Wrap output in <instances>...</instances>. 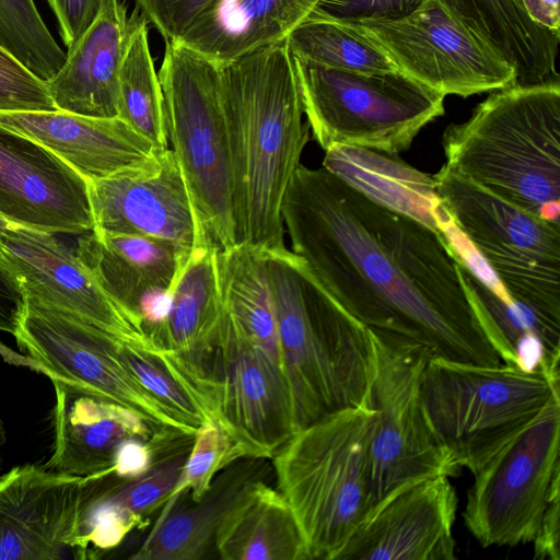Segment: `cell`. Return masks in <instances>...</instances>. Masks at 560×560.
<instances>
[{"label":"cell","mask_w":560,"mask_h":560,"mask_svg":"<svg viewBox=\"0 0 560 560\" xmlns=\"http://www.w3.org/2000/svg\"><path fill=\"white\" fill-rule=\"evenodd\" d=\"M281 214L291 252L382 342L481 366L508 360L467 268L442 232L324 167L302 164Z\"/></svg>","instance_id":"1"},{"label":"cell","mask_w":560,"mask_h":560,"mask_svg":"<svg viewBox=\"0 0 560 560\" xmlns=\"http://www.w3.org/2000/svg\"><path fill=\"white\" fill-rule=\"evenodd\" d=\"M218 66L238 243L282 249V201L310 137L294 57L284 38Z\"/></svg>","instance_id":"2"},{"label":"cell","mask_w":560,"mask_h":560,"mask_svg":"<svg viewBox=\"0 0 560 560\" xmlns=\"http://www.w3.org/2000/svg\"><path fill=\"white\" fill-rule=\"evenodd\" d=\"M272 296L295 431L369 397V330L287 247L261 250Z\"/></svg>","instance_id":"3"},{"label":"cell","mask_w":560,"mask_h":560,"mask_svg":"<svg viewBox=\"0 0 560 560\" xmlns=\"http://www.w3.org/2000/svg\"><path fill=\"white\" fill-rule=\"evenodd\" d=\"M445 166L494 196L559 222V79L490 92L447 127Z\"/></svg>","instance_id":"4"},{"label":"cell","mask_w":560,"mask_h":560,"mask_svg":"<svg viewBox=\"0 0 560 560\" xmlns=\"http://www.w3.org/2000/svg\"><path fill=\"white\" fill-rule=\"evenodd\" d=\"M376 415L368 397L296 430L271 457L277 489L296 517L310 560H336L371 514Z\"/></svg>","instance_id":"5"},{"label":"cell","mask_w":560,"mask_h":560,"mask_svg":"<svg viewBox=\"0 0 560 560\" xmlns=\"http://www.w3.org/2000/svg\"><path fill=\"white\" fill-rule=\"evenodd\" d=\"M158 74L168 144L209 245L224 250L238 243V235L219 66L182 43L165 42Z\"/></svg>","instance_id":"6"},{"label":"cell","mask_w":560,"mask_h":560,"mask_svg":"<svg viewBox=\"0 0 560 560\" xmlns=\"http://www.w3.org/2000/svg\"><path fill=\"white\" fill-rule=\"evenodd\" d=\"M421 398L442 445L460 468L475 475L552 398H560V386L542 371L431 357L422 372Z\"/></svg>","instance_id":"7"},{"label":"cell","mask_w":560,"mask_h":560,"mask_svg":"<svg viewBox=\"0 0 560 560\" xmlns=\"http://www.w3.org/2000/svg\"><path fill=\"white\" fill-rule=\"evenodd\" d=\"M454 224L517 306L560 334V225L516 207L447 166L433 175Z\"/></svg>","instance_id":"8"},{"label":"cell","mask_w":560,"mask_h":560,"mask_svg":"<svg viewBox=\"0 0 560 560\" xmlns=\"http://www.w3.org/2000/svg\"><path fill=\"white\" fill-rule=\"evenodd\" d=\"M294 62L306 122L325 151L341 145L398 154L444 114L443 94L399 71H343L295 57Z\"/></svg>","instance_id":"9"},{"label":"cell","mask_w":560,"mask_h":560,"mask_svg":"<svg viewBox=\"0 0 560 560\" xmlns=\"http://www.w3.org/2000/svg\"><path fill=\"white\" fill-rule=\"evenodd\" d=\"M560 398L475 475L463 517L487 548L533 542L551 499L560 494Z\"/></svg>","instance_id":"10"},{"label":"cell","mask_w":560,"mask_h":560,"mask_svg":"<svg viewBox=\"0 0 560 560\" xmlns=\"http://www.w3.org/2000/svg\"><path fill=\"white\" fill-rule=\"evenodd\" d=\"M370 335L373 371L369 400L377 413L369 458L373 511L410 482L433 476L457 477L462 468L440 442L423 407L421 377L431 358L429 351L390 347Z\"/></svg>","instance_id":"11"},{"label":"cell","mask_w":560,"mask_h":560,"mask_svg":"<svg viewBox=\"0 0 560 560\" xmlns=\"http://www.w3.org/2000/svg\"><path fill=\"white\" fill-rule=\"evenodd\" d=\"M343 24L376 45L399 72L444 96L468 97L517 83L514 67L440 0L402 18Z\"/></svg>","instance_id":"12"},{"label":"cell","mask_w":560,"mask_h":560,"mask_svg":"<svg viewBox=\"0 0 560 560\" xmlns=\"http://www.w3.org/2000/svg\"><path fill=\"white\" fill-rule=\"evenodd\" d=\"M15 340L46 376L90 388L130 409L158 431L194 436L128 371L118 350L127 346L74 313L25 295Z\"/></svg>","instance_id":"13"},{"label":"cell","mask_w":560,"mask_h":560,"mask_svg":"<svg viewBox=\"0 0 560 560\" xmlns=\"http://www.w3.org/2000/svg\"><path fill=\"white\" fill-rule=\"evenodd\" d=\"M88 185L95 233L167 241L187 258L209 245L170 147L156 150L137 166Z\"/></svg>","instance_id":"14"},{"label":"cell","mask_w":560,"mask_h":560,"mask_svg":"<svg viewBox=\"0 0 560 560\" xmlns=\"http://www.w3.org/2000/svg\"><path fill=\"white\" fill-rule=\"evenodd\" d=\"M218 419L243 458H271L295 432L283 370L222 315L211 355Z\"/></svg>","instance_id":"15"},{"label":"cell","mask_w":560,"mask_h":560,"mask_svg":"<svg viewBox=\"0 0 560 560\" xmlns=\"http://www.w3.org/2000/svg\"><path fill=\"white\" fill-rule=\"evenodd\" d=\"M106 472L73 476L24 465L0 476V560L74 558L82 515Z\"/></svg>","instance_id":"16"},{"label":"cell","mask_w":560,"mask_h":560,"mask_svg":"<svg viewBox=\"0 0 560 560\" xmlns=\"http://www.w3.org/2000/svg\"><path fill=\"white\" fill-rule=\"evenodd\" d=\"M0 253L26 296L74 313L127 346L160 348L109 299L75 250L55 234L2 225Z\"/></svg>","instance_id":"17"},{"label":"cell","mask_w":560,"mask_h":560,"mask_svg":"<svg viewBox=\"0 0 560 560\" xmlns=\"http://www.w3.org/2000/svg\"><path fill=\"white\" fill-rule=\"evenodd\" d=\"M0 218L51 234L89 233L88 180L42 144L0 127Z\"/></svg>","instance_id":"18"},{"label":"cell","mask_w":560,"mask_h":560,"mask_svg":"<svg viewBox=\"0 0 560 560\" xmlns=\"http://www.w3.org/2000/svg\"><path fill=\"white\" fill-rule=\"evenodd\" d=\"M457 509L448 477L410 482L371 512L336 560H453Z\"/></svg>","instance_id":"19"},{"label":"cell","mask_w":560,"mask_h":560,"mask_svg":"<svg viewBox=\"0 0 560 560\" xmlns=\"http://www.w3.org/2000/svg\"><path fill=\"white\" fill-rule=\"evenodd\" d=\"M75 253L109 299L152 339L188 258L167 241L93 231L82 234Z\"/></svg>","instance_id":"20"},{"label":"cell","mask_w":560,"mask_h":560,"mask_svg":"<svg viewBox=\"0 0 560 560\" xmlns=\"http://www.w3.org/2000/svg\"><path fill=\"white\" fill-rule=\"evenodd\" d=\"M55 443L45 469L90 476L113 466L118 445L132 438L152 441L165 433L103 395L57 377Z\"/></svg>","instance_id":"21"},{"label":"cell","mask_w":560,"mask_h":560,"mask_svg":"<svg viewBox=\"0 0 560 560\" xmlns=\"http://www.w3.org/2000/svg\"><path fill=\"white\" fill-rule=\"evenodd\" d=\"M0 127L42 144L88 182L137 166L159 150L118 117L59 109L0 112Z\"/></svg>","instance_id":"22"},{"label":"cell","mask_w":560,"mask_h":560,"mask_svg":"<svg viewBox=\"0 0 560 560\" xmlns=\"http://www.w3.org/2000/svg\"><path fill=\"white\" fill-rule=\"evenodd\" d=\"M135 15L120 0H104L61 68L46 81L59 110L96 118L118 117V79Z\"/></svg>","instance_id":"23"},{"label":"cell","mask_w":560,"mask_h":560,"mask_svg":"<svg viewBox=\"0 0 560 560\" xmlns=\"http://www.w3.org/2000/svg\"><path fill=\"white\" fill-rule=\"evenodd\" d=\"M217 255L208 245L187 259L170 291L165 319L152 337L210 375L223 315Z\"/></svg>","instance_id":"24"},{"label":"cell","mask_w":560,"mask_h":560,"mask_svg":"<svg viewBox=\"0 0 560 560\" xmlns=\"http://www.w3.org/2000/svg\"><path fill=\"white\" fill-rule=\"evenodd\" d=\"M214 548L224 560H310L290 504L259 478L247 483L224 515Z\"/></svg>","instance_id":"25"},{"label":"cell","mask_w":560,"mask_h":560,"mask_svg":"<svg viewBox=\"0 0 560 560\" xmlns=\"http://www.w3.org/2000/svg\"><path fill=\"white\" fill-rule=\"evenodd\" d=\"M257 458L236 460L219 472L194 505L170 511L148 535L136 560H197L214 547L217 529L242 490L259 478Z\"/></svg>","instance_id":"26"},{"label":"cell","mask_w":560,"mask_h":560,"mask_svg":"<svg viewBox=\"0 0 560 560\" xmlns=\"http://www.w3.org/2000/svg\"><path fill=\"white\" fill-rule=\"evenodd\" d=\"M323 167L375 200L407 213L435 231L440 198L433 175L388 154L357 147L325 151Z\"/></svg>","instance_id":"27"},{"label":"cell","mask_w":560,"mask_h":560,"mask_svg":"<svg viewBox=\"0 0 560 560\" xmlns=\"http://www.w3.org/2000/svg\"><path fill=\"white\" fill-rule=\"evenodd\" d=\"M217 260L224 318L284 372L262 252L237 243Z\"/></svg>","instance_id":"28"},{"label":"cell","mask_w":560,"mask_h":560,"mask_svg":"<svg viewBox=\"0 0 560 560\" xmlns=\"http://www.w3.org/2000/svg\"><path fill=\"white\" fill-rule=\"evenodd\" d=\"M118 353L128 371L183 424L197 431L205 421L218 419L217 385L210 374L163 347L121 346Z\"/></svg>","instance_id":"29"},{"label":"cell","mask_w":560,"mask_h":560,"mask_svg":"<svg viewBox=\"0 0 560 560\" xmlns=\"http://www.w3.org/2000/svg\"><path fill=\"white\" fill-rule=\"evenodd\" d=\"M148 24L135 15L118 79V118L158 149L168 148L163 94L151 55Z\"/></svg>","instance_id":"30"},{"label":"cell","mask_w":560,"mask_h":560,"mask_svg":"<svg viewBox=\"0 0 560 560\" xmlns=\"http://www.w3.org/2000/svg\"><path fill=\"white\" fill-rule=\"evenodd\" d=\"M295 58L352 72L398 71L386 55L355 28L334 21L305 19L287 36Z\"/></svg>","instance_id":"31"},{"label":"cell","mask_w":560,"mask_h":560,"mask_svg":"<svg viewBox=\"0 0 560 560\" xmlns=\"http://www.w3.org/2000/svg\"><path fill=\"white\" fill-rule=\"evenodd\" d=\"M0 45L44 81L67 57L33 0H0Z\"/></svg>","instance_id":"32"},{"label":"cell","mask_w":560,"mask_h":560,"mask_svg":"<svg viewBox=\"0 0 560 560\" xmlns=\"http://www.w3.org/2000/svg\"><path fill=\"white\" fill-rule=\"evenodd\" d=\"M192 439L194 436L185 439L166 456L155 457L153 465L137 478L124 480L113 476L101 489L98 497L138 525L143 514L171 498L180 478Z\"/></svg>","instance_id":"33"},{"label":"cell","mask_w":560,"mask_h":560,"mask_svg":"<svg viewBox=\"0 0 560 560\" xmlns=\"http://www.w3.org/2000/svg\"><path fill=\"white\" fill-rule=\"evenodd\" d=\"M238 459L233 442L220 420L205 421L194 435L180 478L168 500L187 492L191 501H198L215 476Z\"/></svg>","instance_id":"34"},{"label":"cell","mask_w":560,"mask_h":560,"mask_svg":"<svg viewBox=\"0 0 560 560\" xmlns=\"http://www.w3.org/2000/svg\"><path fill=\"white\" fill-rule=\"evenodd\" d=\"M57 110L46 81L0 45V112Z\"/></svg>","instance_id":"35"},{"label":"cell","mask_w":560,"mask_h":560,"mask_svg":"<svg viewBox=\"0 0 560 560\" xmlns=\"http://www.w3.org/2000/svg\"><path fill=\"white\" fill-rule=\"evenodd\" d=\"M429 0H318L306 19L339 23L398 19L416 11Z\"/></svg>","instance_id":"36"},{"label":"cell","mask_w":560,"mask_h":560,"mask_svg":"<svg viewBox=\"0 0 560 560\" xmlns=\"http://www.w3.org/2000/svg\"><path fill=\"white\" fill-rule=\"evenodd\" d=\"M214 0H136L139 16L165 42H176Z\"/></svg>","instance_id":"37"},{"label":"cell","mask_w":560,"mask_h":560,"mask_svg":"<svg viewBox=\"0 0 560 560\" xmlns=\"http://www.w3.org/2000/svg\"><path fill=\"white\" fill-rule=\"evenodd\" d=\"M25 304V294L0 253V330L15 335ZM0 355L14 365L26 366L38 372L37 365L0 342Z\"/></svg>","instance_id":"38"},{"label":"cell","mask_w":560,"mask_h":560,"mask_svg":"<svg viewBox=\"0 0 560 560\" xmlns=\"http://www.w3.org/2000/svg\"><path fill=\"white\" fill-rule=\"evenodd\" d=\"M104 0H47L67 50L81 37L97 15Z\"/></svg>","instance_id":"39"},{"label":"cell","mask_w":560,"mask_h":560,"mask_svg":"<svg viewBox=\"0 0 560 560\" xmlns=\"http://www.w3.org/2000/svg\"><path fill=\"white\" fill-rule=\"evenodd\" d=\"M560 494L549 502L539 529L533 540L535 558L540 560L560 559Z\"/></svg>","instance_id":"40"},{"label":"cell","mask_w":560,"mask_h":560,"mask_svg":"<svg viewBox=\"0 0 560 560\" xmlns=\"http://www.w3.org/2000/svg\"><path fill=\"white\" fill-rule=\"evenodd\" d=\"M528 16L539 26L560 35V0H521Z\"/></svg>","instance_id":"41"},{"label":"cell","mask_w":560,"mask_h":560,"mask_svg":"<svg viewBox=\"0 0 560 560\" xmlns=\"http://www.w3.org/2000/svg\"><path fill=\"white\" fill-rule=\"evenodd\" d=\"M2 441H3V432H2V428H1V423H0V447H1Z\"/></svg>","instance_id":"42"},{"label":"cell","mask_w":560,"mask_h":560,"mask_svg":"<svg viewBox=\"0 0 560 560\" xmlns=\"http://www.w3.org/2000/svg\"><path fill=\"white\" fill-rule=\"evenodd\" d=\"M7 223L0 218V226L5 225Z\"/></svg>","instance_id":"43"}]
</instances>
